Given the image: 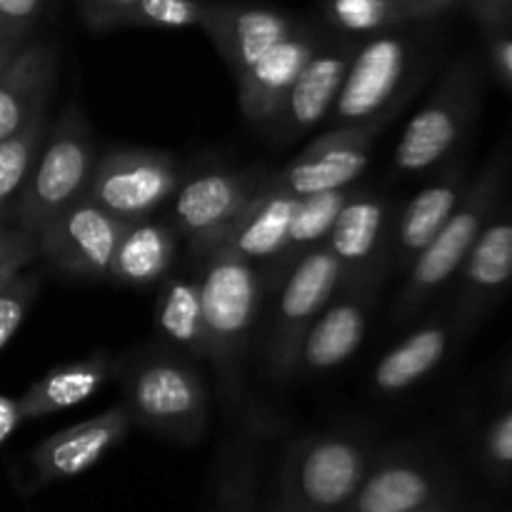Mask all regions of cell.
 <instances>
[{"label":"cell","mask_w":512,"mask_h":512,"mask_svg":"<svg viewBox=\"0 0 512 512\" xmlns=\"http://www.w3.org/2000/svg\"><path fill=\"white\" fill-rule=\"evenodd\" d=\"M385 223L388 200L368 190H353L325 240L343 270V280H355L380 265H388Z\"/></svg>","instance_id":"44dd1931"},{"label":"cell","mask_w":512,"mask_h":512,"mask_svg":"<svg viewBox=\"0 0 512 512\" xmlns=\"http://www.w3.org/2000/svg\"><path fill=\"white\" fill-rule=\"evenodd\" d=\"M48 125V110H40L23 128L0 140V225L15 220V208L33 173Z\"/></svg>","instance_id":"f1b7e54d"},{"label":"cell","mask_w":512,"mask_h":512,"mask_svg":"<svg viewBox=\"0 0 512 512\" xmlns=\"http://www.w3.org/2000/svg\"><path fill=\"white\" fill-rule=\"evenodd\" d=\"M512 170V150L503 148L488 160L483 170L468 183L463 198L428 248L405 270V283L395 300L393 315L398 323L413 320L440 290L460 273L475 240L500 208Z\"/></svg>","instance_id":"6da1fadb"},{"label":"cell","mask_w":512,"mask_h":512,"mask_svg":"<svg viewBox=\"0 0 512 512\" xmlns=\"http://www.w3.org/2000/svg\"><path fill=\"white\" fill-rule=\"evenodd\" d=\"M325 18L350 38L388 33L413 20L403 0H325Z\"/></svg>","instance_id":"f546056e"},{"label":"cell","mask_w":512,"mask_h":512,"mask_svg":"<svg viewBox=\"0 0 512 512\" xmlns=\"http://www.w3.org/2000/svg\"><path fill=\"white\" fill-rule=\"evenodd\" d=\"M480 108V68L463 58L443 75L428 103L405 125L395 148V170L420 175L455 153Z\"/></svg>","instance_id":"8992f818"},{"label":"cell","mask_w":512,"mask_h":512,"mask_svg":"<svg viewBox=\"0 0 512 512\" xmlns=\"http://www.w3.org/2000/svg\"><path fill=\"white\" fill-rule=\"evenodd\" d=\"M180 185V168L168 153L150 148H120L100 155L90 178L93 203L123 223L150 218Z\"/></svg>","instance_id":"9c48e42d"},{"label":"cell","mask_w":512,"mask_h":512,"mask_svg":"<svg viewBox=\"0 0 512 512\" xmlns=\"http://www.w3.org/2000/svg\"><path fill=\"white\" fill-rule=\"evenodd\" d=\"M485 458L495 468H512V410L500 415L485 435Z\"/></svg>","instance_id":"e575fe53"},{"label":"cell","mask_w":512,"mask_h":512,"mask_svg":"<svg viewBox=\"0 0 512 512\" xmlns=\"http://www.w3.org/2000/svg\"><path fill=\"white\" fill-rule=\"evenodd\" d=\"M18 273H20V270H0V290H3L5 285H8L10 280H13Z\"/></svg>","instance_id":"7bdbcfd3"},{"label":"cell","mask_w":512,"mask_h":512,"mask_svg":"<svg viewBox=\"0 0 512 512\" xmlns=\"http://www.w3.org/2000/svg\"><path fill=\"white\" fill-rule=\"evenodd\" d=\"M465 188H468V170L463 163H458L450 165L433 183L418 190V195H413L408 205L400 210L393 238H390V250L385 253L388 265L405 273L413 260L428 248L430 240L440 233L458 200L463 198Z\"/></svg>","instance_id":"d6986e66"},{"label":"cell","mask_w":512,"mask_h":512,"mask_svg":"<svg viewBox=\"0 0 512 512\" xmlns=\"http://www.w3.org/2000/svg\"><path fill=\"white\" fill-rule=\"evenodd\" d=\"M125 225L90 198H80L38 230V255L68 278L108 280Z\"/></svg>","instance_id":"30bf717a"},{"label":"cell","mask_w":512,"mask_h":512,"mask_svg":"<svg viewBox=\"0 0 512 512\" xmlns=\"http://www.w3.org/2000/svg\"><path fill=\"white\" fill-rule=\"evenodd\" d=\"M260 185L263 178L230 170H210L178 185L173 208L175 230L188 240L193 258H205L223 243L233 220Z\"/></svg>","instance_id":"7c38bea8"},{"label":"cell","mask_w":512,"mask_h":512,"mask_svg":"<svg viewBox=\"0 0 512 512\" xmlns=\"http://www.w3.org/2000/svg\"><path fill=\"white\" fill-rule=\"evenodd\" d=\"M58 53L50 43H28L0 75V140L23 128L30 118L48 110L55 85Z\"/></svg>","instance_id":"603a6c76"},{"label":"cell","mask_w":512,"mask_h":512,"mask_svg":"<svg viewBox=\"0 0 512 512\" xmlns=\"http://www.w3.org/2000/svg\"><path fill=\"white\" fill-rule=\"evenodd\" d=\"M303 25L283 10L253 3H215L208 0L203 30L225 60L233 78H240L255 60L283 43Z\"/></svg>","instance_id":"5bb4252c"},{"label":"cell","mask_w":512,"mask_h":512,"mask_svg":"<svg viewBox=\"0 0 512 512\" xmlns=\"http://www.w3.org/2000/svg\"><path fill=\"white\" fill-rule=\"evenodd\" d=\"M43 5L45 0H0V18L25 33H33L40 13H43Z\"/></svg>","instance_id":"8d00e7d4"},{"label":"cell","mask_w":512,"mask_h":512,"mask_svg":"<svg viewBox=\"0 0 512 512\" xmlns=\"http://www.w3.org/2000/svg\"><path fill=\"white\" fill-rule=\"evenodd\" d=\"M125 408L130 420L150 433L193 443L208 423V393L185 360L150 353L120 370Z\"/></svg>","instance_id":"3957f363"},{"label":"cell","mask_w":512,"mask_h":512,"mask_svg":"<svg viewBox=\"0 0 512 512\" xmlns=\"http://www.w3.org/2000/svg\"><path fill=\"white\" fill-rule=\"evenodd\" d=\"M353 195V188H340V190H325V193L303 195L298 198V208H295L293 223L288 230V243H285L283 253L273 260L270 275H265L263 285H280V280L290 273L295 263L310 250L323 245L328 240L330 230H333L335 220H338L340 210L348 203Z\"/></svg>","instance_id":"4316f807"},{"label":"cell","mask_w":512,"mask_h":512,"mask_svg":"<svg viewBox=\"0 0 512 512\" xmlns=\"http://www.w3.org/2000/svg\"><path fill=\"white\" fill-rule=\"evenodd\" d=\"M373 458L368 440L355 433L300 440L283 468L285 512H345Z\"/></svg>","instance_id":"277c9868"},{"label":"cell","mask_w":512,"mask_h":512,"mask_svg":"<svg viewBox=\"0 0 512 512\" xmlns=\"http://www.w3.org/2000/svg\"><path fill=\"white\" fill-rule=\"evenodd\" d=\"M178 253V235L170 225L145 218L125 225L115 248L110 280L130 288L163 283Z\"/></svg>","instance_id":"484cf974"},{"label":"cell","mask_w":512,"mask_h":512,"mask_svg":"<svg viewBox=\"0 0 512 512\" xmlns=\"http://www.w3.org/2000/svg\"><path fill=\"white\" fill-rule=\"evenodd\" d=\"M508 383L512 385V363H510V373H508Z\"/></svg>","instance_id":"f6af8a7d"},{"label":"cell","mask_w":512,"mask_h":512,"mask_svg":"<svg viewBox=\"0 0 512 512\" xmlns=\"http://www.w3.org/2000/svg\"><path fill=\"white\" fill-rule=\"evenodd\" d=\"M510 25H512V18H510Z\"/></svg>","instance_id":"bcb514c9"},{"label":"cell","mask_w":512,"mask_h":512,"mask_svg":"<svg viewBox=\"0 0 512 512\" xmlns=\"http://www.w3.org/2000/svg\"><path fill=\"white\" fill-rule=\"evenodd\" d=\"M208 0H138L130 25L138 28H203Z\"/></svg>","instance_id":"4dcf8cb0"},{"label":"cell","mask_w":512,"mask_h":512,"mask_svg":"<svg viewBox=\"0 0 512 512\" xmlns=\"http://www.w3.org/2000/svg\"><path fill=\"white\" fill-rule=\"evenodd\" d=\"M408 65L410 43L395 35V30L370 35L363 45H358L338 100L328 115L333 128L363 123L383 113L408 85Z\"/></svg>","instance_id":"8fae6325"},{"label":"cell","mask_w":512,"mask_h":512,"mask_svg":"<svg viewBox=\"0 0 512 512\" xmlns=\"http://www.w3.org/2000/svg\"><path fill=\"white\" fill-rule=\"evenodd\" d=\"M413 512H445V510L435 508V503H433V505H425V508H418V510H413Z\"/></svg>","instance_id":"ee69618b"},{"label":"cell","mask_w":512,"mask_h":512,"mask_svg":"<svg viewBox=\"0 0 512 512\" xmlns=\"http://www.w3.org/2000/svg\"><path fill=\"white\" fill-rule=\"evenodd\" d=\"M38 278L33 273L20 270L3 290H0V350L15 338V333L23 325L25 315L33 308L38 298Z\"/></svg>","instance_id":"1f68e13d"},{"label":"cell","mask_w":512,"mask_h":512,"mask_svg":"<svg viewBox=\"0 0 512 512\" xmlns=\"http://www.w3.org/2000/svg\"><path fill=\"white\" fill-rule=\"evenodd\" d=\"M138 0H78V10L93 33L130 28V18Z\"/></svg>","instance_id":"d6a6232c"},{"label":"cell","mask_w":512,"mask_h":512,"mask_svg":"<svg viewBox=\"0 0 512 512\" xmlns=\"http://www.w3.org/2000/svg\"><path fill=\"white\" fill-rule=\"evenodd\" d=\"M5 38H30V33H25V30L15 28V25H10L8 20L0 18V40Z\"/></svg>","instance_id":"b9f144b4"},{"label":"cell","mask_w":512,"mask_h":512,"mask_svg":"<svg viewBox=\"0 0 512 512\" xmlns=\"http://www.w3.org/2000/svg\"><path fill=\"white\" fill-rule=\"evenodd\" d=\"M130 413L125 405L103 410L95 418L75 423L45 438L30 460L40 483L73 480L93 470L110 450L118 448L130 433Z\"/></svg>","instance_id":"9a60e30c"},{"label":"cell","mask_w":512,"mask_h":512,"mask_svg":"<svg viewBox=\"0 0 512 512\" xmlns=\"http://www.w3.org/2000/svg\"><path fill=\"white\" fill-rule=\"evenodd\" d=\"M95 155L93 128L75 103H68L48 125L33 173L15 208V225L35 238L60 210L85 198L93 178Z\"/></svg>","instance_id":"7a4b0ae2"},{"label":"cell","mask_w":512,"mask_h":512,"mask_svg":"<svg viewBox=\"0 0 512 512\" xmlns=\"http://www.w3.org/2000/svg\"><path fill=\"white\" fill-rule=\"evenodd\" d=\"M468 8L488 38L510 28L512 0H468Z\"/></svg>","instance_id":"d590c367"},{"label":"cell","mask_w":512,"mask_h":512,"mask_svg":"<svg viewBox=\"0 0 512 512\" xmlns=\"http://www.w3.org/2000/svg\"><path fill=\"white\" fill-rule=\"evenodd\" d=\"M458 3L460 0H403V5L408 8L413 20H428L435 18V15H443Z\"/></svg>","instance_id":"ab89813d"},{"label":"cell","mask_w":512,"mask_h":512,"mask_svg":"<svg viewBox=\"0 0 512 512\" xmlns=\"http://www.w3.org/2000/svg\"><path fill=\"white\" fill-rule=\"evenodd\" d=\"M110 370L113 363L105 350L90 353L88 358L75 363L55 365L18 398L23 420L48 418L78 408L103 388L105 380L110 378Z\"/></svg>","instance_id":"cb8c5ba5"},{"label":"cell","mask_w":512,"mask_h":512,"mask_svg":"<svg viewBox=\"0 0 512 512\" xmlns=\"http://www.w3.org/2000/svg\"><path fill=\"white\" fill-rule=\"evenodd\" d=\"M155 325L170 345L188 353L190 358H208V335H205L198 280L180 278V275H168L163 280L155 305Z\"/></svg>","instance_id":"83f0119b"},{"label":"cell","mask_w":512,"mask_h":512,"mask_svg":"<svg viewBox=\"0 0 512 512\" xmlns=\"http://www.w3.org/2000/svg\"><path fill=\"white\" fill-rule=\"evenodd\" d=\"M418 85L420 80H410L403 93L375 118L353 125H338V128H330L328 133L318 135L268 180L275 188L298 195V198L325 193V190L350 188L368 168L378 135L403 113L410 98L418 93Z\"/></svg>","instance_id":"5b68a950"},{"label":"cell","mask_w":512,"mask_h":512,"mask_svg":"<svg viewBox=\"0 0 512 512\" xmlns=\"http://www.w3.org/2000/svg\"><path fill=\"white\" fill-rule=\"evenodd\" d=\"M458 278V315L465 325H473L512 285V208L490 218Z\"/></svg>","instance_id":"ac0fdd59"},{"label":"cell","mask_w":512,"mask_h":512,"mask_svg":"<svg viewBox=\"0 0 512 512\" xmlns=\"http://www.w3.org/2000/svg\"><path fill=\"white\" fill-rule=\"evenodd\" d=\"M490 55L498 68L500 78L512 85V35L510 33H495L490 35Z\"/></svg>","instance_id":"74e56055"},{"label":"cell","mask_w":512,"mask_h":512,"mask_svg":"<svg viewBox=\"0 0 512 512\" xmlns=\"http://www.w3.org/2000/svg\"><path fill=\"white\" fill-rule=\"evenodd\" d=\"M453 343V328L448 323H425L408 338L388 350L373 368V388L380 395H400L423 383L440 368Z\"/></svg>","instance_id":"d4e9b609"},{"label":"cell","mask_w":512,"mask_h":512,"mask_svg":"<svg viewBox=\"0 0 512 512\" xmlns=\"http://www.w3.org/2000/svg\"><path fill=\"white\" fill-rule=\"evenodd\" d=\"M38 255V243L30 233L0 225V270H25Z\"/></svg>","instance_id":"836d02e7"},{"label":"cell","mask_w":512,"mask_h":512,"mask_svg":"<svg viewBox=\"0 0 512 512\" xmlns=\"http://www.w3.org/2000/svg\"><path fill=\"white\" fill-rule=\"evenodd\" d=\"M295 208H298V195L275 188L265 178L258 193L233 220L220 245L235 250L240 258L250 260V263H273L288 243Z\"/></svg>","instance_id":"7402d4cb"},{"label":"cell","mask_w":512,"mask_h":512,"mask_svg":"<svg viewBox=\"0 0 512 512\" xmlns=\"http://www.w3.org/2000/svg\"><path fill=\"white\" fill-rule=\"evenodd\" d=\"M28 40L30 38H5V40H0V75L5 73V68L13 63V58L20 53V48H23Z\"/></svg>","instance_id":"60d3db41"},{"label":"cell","mask_w":512,"mask_h":512,"mask_svg":"<svg viewBox=\"0 0 512 512\" xmlns=\"http://www.w3.org/2000/svg\"><path fill=\"white\" fill-rule=\"evenodd\" d=\"M20 423H23V413H20L18 398L0 395V445L18 430Z\"/></svg>","instance_id":"f35d334b"},{"label":"cell","mask_w":512,"mask_h":512,"mask_svg":"<svg viewBox=\"0 0 512 512\" xmlns=\"http://www.w3.org/2000/svg\"><path fill=\"white\" fill-rule=\"evenodd\" d=\"M385 268L388 265H380L368 275L340 283L338 293L320 310L313 328L305 335L303 350H300V370L310 375L333 373L358 353Z\"/></svg>","instance_id":"4fadbf2b"},{"label":"cell","mask_w":512,"mask_h":512,"mask_svg":"<svg viewBox=\"0 0 512 512\" xmlns=\"http://www.w3.org/2000/svg\"><path fill=\"white\" fill-rule=\"evenodd\" d=\"M438 490L435 470L415 455H380L373 458L345 512H413L433 505Z\"/></svg>","instance_id":"ffe728a7"},{"label":"cell","mask_w":512,"mask_h":512,"mask_svg":"<svg viewBox=\"0 0 512 512\" xmlns=\"http://www.w3.org/2000/svg\"><path fill=\"white\" fill-rule=\"evenodd\" d=\"M355 50H358L355 43L320 45L318 53L300 70L298 80H295L288 98H285L278 120L270 125L275 138L288 143V140L300 138L308 130H313L315 125L328 120L340 88H343L345 73H348Z\"/></svg>","instance_id":"e0dca14e"},{"label":"cell","mask_w":512,"mask_h":512,"mask_svg":"<svg viewBox=\"0 0 512 512\" xmlns=\"http://www.w3.org/2000/svg\"><path fill=\"white\" fill-rule=\"evenodd\" d=\"M343 270L328 245H318L280 280L278 308L268 338V370L275 383H288L300 370V350L320 310L338 293Z\"/></svg>","instance_id":"ba28073f"},{"label":"cell","mask_w":512,"mask_h":512,"mask_svg":"<svg viewBox=\"0 0 512 512\" xmlns=\"http://www.w3.org/2000/svg\"><path fill=\"white\" fill-rule=\"evenodd\" d=\"M203 260L205 268L198 283L208 335V358L220 365H230L243 350L258 318L260 298L265 293L263 275L255 270V263L240 258L225 245L215 248Z\"/></svg>","instance_id":"52a82bcc"},{"label":"cell","mask_w":512,"mask_h":512,"mask_svg":"<svg viewBox=\"0 0 512 512\" xmlns=\"http://www.w3.org/2000/svg\"><path fill=\"white\" fill-rule=\"evenodd\" d=\"M320 45L323 38L318 33L300 28L298 33L268 50L263 58L255 60L240 78H235L240 110L250 123L270 128L278 120L300 70L318 53Z\"/></svg>","instance_id":"2e32d148"}]
</instances>
